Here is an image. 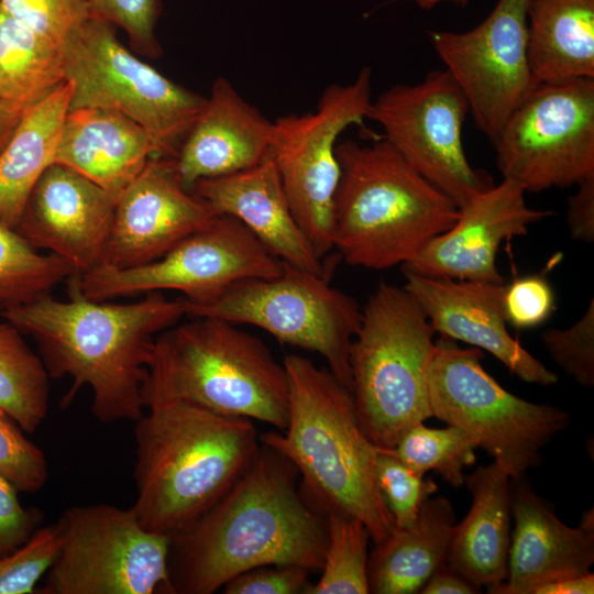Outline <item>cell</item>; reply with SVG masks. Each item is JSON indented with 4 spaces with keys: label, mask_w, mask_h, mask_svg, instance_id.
Segmentation results:
<instances>
[{
    "label": "cell",
    "mask_w": 594,
    "mask_h": 594,
    "mask_svg": "<svg viewBox=\"0 0 594 594\" xmlns=\"http://www.w3.org/2000/svg\"><path fill=\"white\" fill-rule=\"evenodd\" d=\"M529 0H498L477 26L432 31L431 43L469 103L476 128L491 141L537 86L528 58Z\"/></svg>",
    "instance_id": "2e32d148"
},
{
    "label": "cell",
    "mask_w": 594,
    "mask_h": 594,
    "mask_svg": "<svg viewBox=\"0 0 594 594\" xmlns=\"http://www.w3.org/2000/svg\"><path fill=\"white\" fill-rule=\"evenodd\" d=\"M25 111L0 99V153L8 144Z\"/></svg>",
    "instance_id": "bcb514c9"
},
{
    "label": "cell",
    "mask_w": 594,
    "mask_h": 594,
    "mask_svg": "<svg viewBox=\"0 0 594 594\" xmlns=\"http://www.w3.org/2000/svg\"><path fill=\"white\" fill-rule=\"evenodd\" d=\"M69 109L118 111L143 127L161 156L175 158L206 98L170 80L136 57L113 24L91 14L63 45Z\"/></svg>",
    "instance_id": "9c48e42d"
},
{
    "label": "cell",
    "mask_w": 594,
    "mask_h": 594,
    "mask_svg": "<svg viewBox=\"0 0 594 594\" xmlns=\"http://www.w3.org/2000/svg\"><path fill=\"white\" fill-rule=\"evenodd\" d=\"M492 145L503 178L526 193L576 186L594 175V78L537 84Z\"/></svg>",
    "instance_id": "7c38bea8"
},
{
    "label": "cell",
    "mask_w": 594,
    "mask_h": 594,
    "mask_svg": "<svg viewBox=\"0 0 594 594\" xmlns=\"http://www.w3.org/2000/svg\"><path fill=\"white\" fill-rule=\"evenodd\" d=\"M481 587L453 571L444 563L424 585L422 594H473L480 593Z\"/></svg>",
    "instance_id": "ee69618b"
},
{
    "label": "cell",
    "mask_w": 594,
    "mask_h": 594,
    "mask_svg": "<svg viewBox=\"0 0 594 594\" xmlns=\"http://www.w3.org/2000/svg\"><path fill=\"white\" fill-rule=\"evenodd\" d=\"M0 7L62 47L92 14L88 0H0Z\"/></svg>",
    "instance_id": "8d00e7d4"
},
{
    "label": "cell",
    "mask_w": 594,
    "mask_h": 594,
    "mask_svg": "<svg viewBox=\"0 0 594 594\" xmlns=\"http://www.w3.org/2000/svg\"><path fill=\"white\" fill-rule=\"evenodd\" d=\"M310 571L298 565H263L231 579L223 587L227 594L305 593Z\"/></svg>",
    "instance_id": "60d3db41"
},
{
    "label": "cell",
    "mask_w": 594,
    "mask_h": 594,
    "mask_svg": "<svg viewBox=\"0 0 594 594\" xmlns=\"http://www.w3.org/2000/svg\"><path fill=\"white\" fill-rule=\"evenodd\" d=\"M66 283V300L46 295L0 308V317L33 337L50 378H70L63 406L88 387L100 422L136 421L155 339L186 315L184 298L151 292L132 302L98 301L81 293L76 275Z\"/></svg>",
    "instance_id": "7a4b0ae2"
},
{
    "label": "cell",
    "mask_w": 594,
    "mask_h": 594,
    "mask_svg": "<svg viewBox=\"0 0 594 594\" xmlns=\"http://www.w3.org/2000/svg\"><path fill=\"white\" fill-rule=\"evenodd\" d=\"M117 199L75 169L53 163L32 189L15 230L81 275L105 261Z\"/></svg>",
    "instance_id": "d6986e66"
},
{
    "label": "cell",
    "mask_w": 594,
    "mask_h": 594,
    "mask_svg": "<svg viewBox=\"0 0 594 594\" xmlns=\"http://www.w3.org/2000/svg\"><path fill=\"white\" fill-rule=\"evenodd\" d=\"M328 543L321 576L310 584L307 594H366L367 542L371 538L366 526L355 517L324 512Z\"/></svg>",
    "instance_id": "1f68e13d"
},
{
    "label": "cell",
    "mask_w": 594,
    "mask_h": 594,
    "mask_svg": "<svg viewBox=\"0 0 594 594\" xmlns=\"http://www.w3.org/2000/svg\"><path fill=\"white\" fill-rule=\"evenodd\" d=\"M470 112L465 96L446 70H432L419 82L392 86L372 100L366 119L424 178L460 208L494 185L472 167L462 143Z\"/></svg>",
    "instance_id": "9a60e30c"
},
{
    "label": "cell",
    "mask_w": 594,
    "mask_h": 594,
    "mask_svg": "<svg viewBox=\"0 0 594 594\" xmlns=\"http://www.w3.org/2000/svg\"><path fill=\"white\" fill-rule=\"evenodd\" d=\"M282 271L283 262L240 220L221 215L153 262L128 268L102 263L76 277L92 300L177 290L188 304L205 305L240 282L275 277Z\"/></svg>",
    "instance_id": "4fadbf2b"
},
{
    "label": "cell",
    "mask_w": 594,
    "mask_h": 594,
    "mask_svg": "<svg viewBox=\"0 0 594 594\" xmlns=\"http://www.w3.org/2000/svg\"><path fill=\"white\" fill-rule=\"evenodd\" d=\"M18 488L0 475V557L22 546L40 527L41 512L24 507Z\"/></svg>",
    "instance_id": "b9f144b4"
},
{
    "label": "cell",
    "mask_w": 594,
    "mask_h": 594,
    "mask_svg": "<svg viewBox=\"0 0 594 594\" xmlns=\"http://www.w3.org/2000/svg\"><path fill=\"white\" fill-rule=\"evenodd\" d=\"M405 1H413L419 8L425 9V10H430L433 7H436L438 3L443 2V1H453L461 6H465L469 2V0H405Z\"/></svg>",
    "instance_id": "7dc6e473"
},
{
    "label": "cell",
    "mask_w": 594,
    "mask_h": 594,
    "mask_svg": "<svg viewBox=\"0 0 594 594\" xmlns=\"http://www.w3.org/2000/svg\"><path fill=\"white\" fill-rule=\"evenodd\" d=\"M64 81L63 47L0 7V99L28 110Z\"/></svg>",
    "instance_id": "f1b7e54d"
},
{
    "label": "cell",
    "mask_w": 594,
    "mask_h": 594,
    "mask_svg": "<svg viewBox=\"0 0 594 594\" xmlns=\"http://www.w3.org/2000/svg\"><path fill=\"white\" fill-rule=\"evenodd\" d=\"M22 334L9 321L0 322V410L32 433L48 414L50 376Z\"/></svg>",
    "instance_id": "f546056e"
},
{
    "label": "cell",
    "mask_w": 594,
    "mask_h": 594,
    "mask_svg": "<svg viewBox=\"0 0 594 594\" xmlns=\"http://www.w3.org/2000/svg\"><path fill=\"white\" fill-rule=\"evenodd\" d=\"M216 217L185 187L175 158L154 156L117 199L103 264L128 268L153 262Z\"/></svg>",
    "instance_id": "e0dca14e"
},
{
    "label": "cell",
    "mask_w": 594,
    "mask_h": 594,
    "mask_svg": "<svg viewBox=\"0 0 594 594\" xmlns=\"http://www.w3.org/2000/svg\"><path fill=\"white\" fill-rule=\"evenodd\" d=\"M72 86L62 82L29 108L0 153V223L15 229L35 184L54 163Z\"/></svg>",
    "instance_id": "4316f807"
},
{
    "label": "cell",
    "mask_w": 594,
    "mask_h": 594,
    "mask_svg": "<svg viewBox=\"0 0 594 594\" xmlns=\"http://www.w3.org/2000/svg\"><path fill=\"white\" fill-rule=\"evenodd\" d=\"M74 275L66 261L38 253L15 229L0 223V308L51 295Z\"/></svg>",
    "instance_id": "4dcf8cb0"
},
{
    "label": "cell",
    "mask_w": 594,
    "mask_h": 594,
    "mask_svg": "<svg viewBox=\"0 0 594 594\" xmlns=\"http://www.w3.org/2000/svg\"><path fill=\"white\" fill-rule=\"evenodd\" d=\"M527 25L537 84L594 78V0H529Z\"/></svg>",
    "instance_id": "83f0119b"
},
{
    "label": "cell",
    "mask_w": 594,
    "mask_h": 594,
    "mask_svg": "<svg viewBox=\"0 0 594 594\" xmlns=\"http://www.w3.org/2000/svg\"><path fill=\"white\" fill-rule=\"evenodd\" d=\"M372 102V70L322 92L317 109L273 121L271 155L294 217L322 258L333 249V201L340 177L339 135L362 125Z\"/></svg>",
    "instance_id": "5bb4252c"
},
{
    "label": "cell",
    "mask_w": 594,
    "mask_h": 594,
    "mask_svg": "<svg viewBox=\"0 0 594 594\" xmlns=\"http://www.w3.org/2000/svg\"><path fill=\"white\" fill-rule=\"evenodd\" d=\"M435 332L494 355L526 383L554 385L559 377L513 338L503 306L505 284L404 273Z\"/></svg>",
    "instance_id": "ffe728a7"
},
{
    "label": "cell",
    "mask_w": 594,
    "mask_h": 594,
    "mask_svg": "<svg viewBox=\"0 0 594 594\" xmlns=\"http://www.w3.org/2000/svg\"><path fill=\"white\" fill-rule=\"evenodd\" d=\"M272 135L273 121L219 77L178 148V175L191 190L199 180L248 169L271 155Z\"/></svg>",
    "instance_id": "7402d4cb"
},
{
    "label": "cell",
    "mask_w": 594,
    "mask_h": 594,
    "mask_svg": "<svg viewBox=\"0 0 594 594\" xmlns=\"http://www.w3.org/2000/svg\"><path fill=\"white\" fill-rule=\"evenodd\" d=\"M0 475L19 492L28 494L41 490L48 479V464L43 451L1 410Z\"/></svg>",
    "instance_id": "74e56055"
},
{
    "label": "cell",
    "mask_w": 594,
    "mask_h": 594,
    "mask_svg": "<svg viewBox=\"0 0 594 594\" xmlns=\"http://www.w3.org/2000/svg\"><path fill=\"white\" fill-rule=\"evenodd\" d=\"M503 306L508 324L531 329L543 324L556 310L549 280L538 274L519 276L505 285Z\"/></svg>",
    "instance_id": "ab89813d"
},
{
    "label": "cell",
    "mask_w": 594,
    "mask_h": 594,
    "mask_svg": "<svg viewBox=\"0 0 594 594\" xmlns=\"http://www.w3.org/2000/svg\"><path fill=\"white\" fill-rule=\"evenodd\" d=\"M135 421V499L142 526L174 538L210 509L244 473L260 444L248 418L184 402L145 408Z\"/></svg>",
    "instance_id": "3957f363"
},
{
    "label": "cell",
    "mask_w": 594,
    "mask_h": 594,
    "mask_svg": "<svg viewBox=\"0 0 594 594\" xmlns=\"http://www.w3.org/2000/svg\"><path fill=\"white\" fill-rule=\"evenodd\" d=\"M594 593V574L569 576L543 584L534 591V594H592Z\"/></svg>",
    "instance_id": "f6af8a7d"
},
{
    "label": "cell",
    "mask_w": 594,
    "mask_h": 594,
    "mask_svg": "<svg viewBox=\"0 0 594 594\" xmlns=\"http://www.w3.org/2000/svg\"><path fill=\"white\" fill-rule=\"evenodd\" d=\"M477 348L436 342L428 394L432 417L468 432L512 480L542 463V450L571 421L563 409L525 400L482 366Z\"/></svg>",
    "instance_id": "ba28073f"
},
{
    "label": "cell",
    "mask_w": 594,
    "mask_h": 594,
    "mask_svg": "<svg viewBox=\"0 0 594 594\" xmlns=\"http://www.w3.org/2000/svg\"><path fill=\"white\" fill-rule=\"evenodd\" d=\"M186 315L211 317L267 331L283 343L320 354L351 391L349 354L362 321L353 297L319 275L283 262L275 277L240 282L213 301L188 304Z\"/></svg>",
    "instance_id": "30bf717a"
},
{
    "label": "cell",
    "mask_w": 594,
    "mask_h": 594,
    "mask_svg": "<svg viewBox=\"0 0 594 594\" xmlns=\"http://www.w3.org/2000/svg\"><path fill=\"white\" fill-rule=\"evenodd\" d=\"M541 342L552 361L584 387L594 385V299L568 328H549Z\"/></svg>",
    "instance_id": "d590c367"
},
{
    "label": "cell",
    "mask_w": 594,
    "mask_h": 594,
    "mask_svg": "<svg viewBox=\"0 0 594 594\" xmlns=\"http://www.w3.org/2000/svg\"><path fill=\"white\" fill-rule=\"evenodd\" d=\"M454 525L455 516L448 498H426L415 522L406 528L395 527L369 556V592L419 593L446 563Z\"/></svg>",
    "instance_id": "484cf974"
},
{
    "label": "cell",
    "mask_w": 594,
    "mask_h": 594,
    "mask_svg": "<svg viewBox=\"0 0 594 594\" xmlns=\"http://www.w3.org/2000/svg\"><path fill=\"white\" fill-rule=\"evenodd\" d=\"M94 14L120 26L140 54L158 57L162 53L155 36L160 14L158 0H88Z\"/></svg>",
    "instance_id": "f35d334b"
},
{
    "label": "cell",
    "mask_w": 594,
    "mask_h": 594,
    "mask_svg": "<svg viewBox=\"0 0 594 594\" xmlns=\"http://www.w3.org/2000/svg\"><path fill=\"white\" fill-rule=\"evenodd\" d=\"M474 439L459 427L429 428L422 422L409 428L393 449L384 450L420 475L437 472L454 487L464 484L463 470L476 461Z\"/></svg>",
    "instance_id": "d6a6232c"
},
{
    "label": "cell",
    "mask_w": 594,
    "mask_h": 594,
    "mask_svg": "<svg viewBox=\"0 0 594 594\" xmlns=\"http://www.w3.org/2000/svg\"><path fill=\"white\" fill-rule=\"evenodd\" d=\"M142 398L144 408L184 402L279 431L288 420L284 364L261 339L219 318L197 317L156 337Z\"/></svg>",
    "instance_id": "8992f818"
},
{
    "label": "cell",
    "mask_w": 594,
    "mask_h": 594,
    "mask_svg": "<svg viewBox=\"0 0 594 594\" xmlns=\"http://www.w3.org/2000/svg\"><path fill=\"white\" fill-rule=\"evenodd\" d=\"M568 198L565 222L570 237L580 242H594V175L576 185Z\"/></svg>",
    "instance_id": "7bdbcfd3"
},
{
    "label": "cell",
    "mask_w": 594,
    "mask_h": 594,
    "mask_svg": "<svg viewBox=\"0 0 594 594\" xmlns=\"http://www.w3.org/2000/svg\"><path fill=\"white\" fill-rule=\"evenodd\" d=\"M191 190L217 216L240 220L282 262L326 275L294 217L272 155L248 169L199 180Z\"/></svg>",
    "instance_id": "603a6c76"
},
{
    "label": "cell",
    "mask_w": 594,
    "mask_h": 594,
    "mask_svg": "<svg viewBox=\"0 0 594 594\" xmlns=\"http://www.w3.org/2000/svg\"><path fill=\"white\" fill-rule=\"evenodd\" d=\"M288 383V420L280 432L262 437L288 459L322 512L361 520L375 543L396 527L376 479L378 448L362 430L352 393L329 369L289 354L283 361Z\"/></svg>",
    "instance_id": "277c9868"
},
{
    "label": "cell",
    "mask_w": 594,
    "mask_h": 594,
    "mask_svg": "<svg viewBox=\"0 0 594 594\" xmlns=\"http://www.w3.org/2000/svg\"><path fill=\"white\" fill-rule=\"evenodd\" d=\"M376 479L395 525L399 528L413 525L425 499L438 490L432 479H424V475L384 450H378L376 458Z\"/></svg>",
    "instance_id": "e575fe53"
},
{
    "label": "cell",
    "mask_w": 594,
    "mask_h": 594,
    "mask_svg": "<svg viewBox=\"0 0 594 594\" xmlns=\"http://www.w3.org/2000/svg\"><path fill=\"white\" fill-rule=\"evenodd\" d=\"M62 542L59 521L38 527L14 551L0 557V594H32L54 562Z\"/></svg>",
    "instance_id": "836d02e7"
},
{
    "label": "cell",
    "mask_w": 594,
    "mask_h": 594,
    "mask_svg": "<svg viewBox=\"0 0 594 594\" xmlns=\"http://www.w3.org/2000/svg\"><path fill=\"white\" fill-rule=\"evenodd\" d=\"M293 463L264 444L228 492L170 539L173 594H212L263 565L318 571L328 543L327 518L306 502Z\"/></svg>",
    "instance_id": "6da1fadb"
},
{
    "label": "cell",
    "mask_w": 594,
    "mask_h": 594,
    "mask_svg": "<svg viewBox=\"0 0 594 594\" xmlns=\"http://www.w3.org/2000/svg\"><path fill=\"white\" fill-rule=\"evenodd\" d=\"M62 542L38 594H173L170 538L142 526L133 510L106 503L68 508Z\"/></svg>",
    "instance_id": "8fae6325"
},
{
    "label": "cell",
    "mask_w": 594,
    "mask_h": 594,
    "mask_svg": "<svg viewBox=\"0 0 594 594\" xmlns=\"http://www.w3.org/2000/svg\"><path fill=\"white\" fill-rule=\"evenodd\" d=\"M435 333L404 286L380 283L362 308L349 354L351 393L359 424L378 450L393 449L409 428L432 417Z\"/></svg>",
    "instance_id": "52a82bcc"
},
{
    "label": "cell",
    "mask_w": 594,
    "mask_h": 594,
    "mask_svg": "<svg viewBox=\"0 0 594 594\" xmlns=\"http://www.w3.org/2000/svg\"><path fill=\"white\" fill-rule=\"evenodd\" d=\"M332 243L353 266L383 271L410 261L448 230L459 207L383 138L338 143Z\"/></svg>",
    "instance_id": "5b68a950"
},
{
    "label": "cell",
    "mask_w": 594,
    "mask_h": 594,
    "mask_svg": "<svg viewBox=\"0 0 594 594\" xmlns=\"http://www.w3.org/2000/svg\"><path fill=\"white\" fill-rule=\"evenodd\" d=\"M514 530L508 574L493 594H534L547 583L591 572L594 563V512L576 527L562 522L552 506L532 488L526 475L510 479Z\"/></svg>",
    "instance_id": "44dd1931"
},
{
    "label": "cell",
    "mask_w": 594,
    "mask_h": 594,
    "mask_svg": "<svg viewBox=\"0 0 594 594\" xmlns=\"http://www.w3.org/2000/svg\"><path fill=\"white\" fill-rule=\"evenodd\" d=\"M526 191L507 178L492 185L459 208L455 222L431 239L410 261L404 273L502 284L496 256L501 244L525 237L531 224L553 215L534 209Z\"/></svg>",
    "instance_id": "ac0fdd59"
},
{
    "label": "cell",
    "mask_w": 594,
    "mask_h": 594,
    "mask_svg": "<svg viewBox=\"0 0 594 594\" xmlns=\"http://www.w3.org/2000/svg\"><path fill=\"white\" fill-rule=\"evenodd\" d=\"M472 505L455 522L446 563L475 585L492 590L508 574L510 477L495 461L464 476Z\"/></svg>",
    "instance_id": "d4e9b609"
},
{
    "label": "cell",
    "mask_w": 594,
    "mask_h": 594,
    "mask_svg": "<svg viewBox=\"0 0 594 594\" xmlns=\"http://www.w3.org/2000/svg\"><path fill=\"white\" fill-rule=\"evenodd\" d=\"M154 156H161L156 141L132 119L113 110L78 108L65 116L54 163L118 198Z\"/></svg>",
    "instance_id": "cb8c5ba5"
}]
</instances>
